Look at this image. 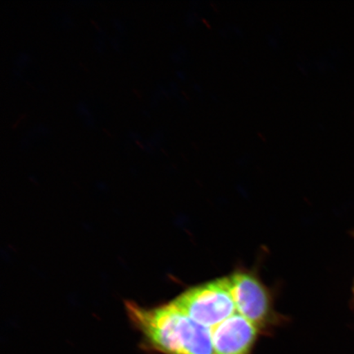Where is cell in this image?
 Returning <instances> with one entry per match:
<instances>
[{
	"label": "cell",
	"mask_w": 354,
	"mask_h": 354,
	"mask_svg": "<svg viewBox=\"0 0 354 354\" xmlns=\"http://www.w3.org/2000/svg\"><path fill=\"white\" fill-rule=\"evenodd\" d=\"M353 292H354V288H353Z\"/></svg>",
	"instance_id": "5b68a950"
},
{
	"label": "cell",
	"mask_w": 354,
	"mask_h": 354,
	"mask_svg": "<svg viewBox=\"0 0 354 354\" xmlns=\"http://www.w3.org/2000/svg\"><path fill=\"white\" fill-rule=\"evenodd\" d=\"M128 316L149 348L165 354H214L212 330L194 321L174 301L146 308L127 302Z\"/></svg>",
	"instance_id": "6da1fadb"
},
{
	"label": "cell",
	"mask_w": 354,
	"mask_h": 354,
	"mask_svg": "<svg viewBox=\"0 0 354 354\" xmlns=\"http://www.w3.org/2000/svg\"><path fill=\"white\" fill-rule=\"evenodd\" d=\"M236 311L261 328L272 316V304L268 291L258 278L245 272L228 277Z\"/></svg>",
	"instance_id": "3957f363"
},
{
	"label": "cell",
	"mask_w": 354,
	"mask_h": 354,
	"mask_svg": "<svg viewBox=\"0 0 354 354\" xmlns=\"http://www.w3.org/2000/svg\"><path fill=\"white\" fill-rule=\"evenodd\" d=\"M174 302L194 321L211 330L237 312L228 277L192 288Z\"/></svg>",
	"instance_id": "7a4b0ae2"
},
{
	"label": "cell",
	"mask_w": 354,
	"mask_h": 354,
	"mask_svg": "<svg viewBox=\"0 0 354 354\" xmlns=\"http://www.w3.org/2000/svg\"><path fill=\"white\" fill-rule=\"evenodd\" d=\"M259 328L236 313L212 329L214 354H250Z\"/></svg>",
	"instance_id": "277c9868"
}]
</instances>
